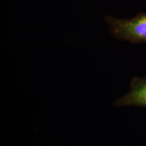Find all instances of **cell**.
Masks as SVG:
<instances>
[{
	"instance_id": "cell-2",
	"label": "cell",
	"mask_w": 146,
	"mask_h": 146,
	"mask_svg": "<svg viewBox=\"0 0 146 146\" xmlns=\"http://www.w3.org/2000/svg\"><path fill=\"white\" fill-rule=\"evenodd\" d=\"M116 106L146 107V77L135 78L127 94L114 102Z\"/></svg>"
},
{
	"instance_id": "cell-1",
	"label": "cell",
	"mask_w": 146,
	"mask_h": 146,
	"mask_svg": "<svg viewBox=\"0 0 146 146\" xmlns=\"http://www.w3.org/2000/svg\"><path fill=\"white\" fill-rule=\"evenodd\" d=\"M106 21L111 33L117 39L132 43H146V14L130 19L108 17Z\"/></svg>"
}]
</instances>
